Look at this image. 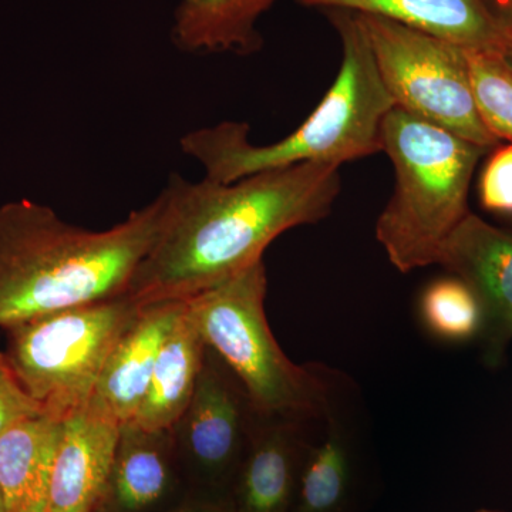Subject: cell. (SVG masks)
I'll return each mask as SVG.
<instances>
[{
	"instance_id": "cell-23",
	"label": "cell",
	"mask_w": 512,
	"mask_h": 512,
	"mask_svg": "<svg viewBox=\"0 0 512 512\" xmlns=\"http://www.w3.org/2000/svg\"><path fill=\"white\" fill-rule=\"evenodd\" d=\"M164 512H237L229 495L187 493L180 503Z\"/></svg>"
},
{
	"instance_id": "cell-28",
	"label": "cell",
	"mask_w": 512,
	"mask_h": 512,
	"mask_svg": "<svg viewBox=\"0 0 512 512\" xmlns=\"http://www.w3.org/2000/svg\"><path fill=\"white\" fill-rule=\"evenodd\" d=\"M5 365V356H3V353L0 352V366Z\"/></svg>"
},
{
	"instance_id": "cell-25",
	"label": "cell",
	"mask_w": 512,
	"mask_h": 512,
	"mask_svg": "<svg viewBox=\"0 0 512 512\" xmlns=\"http://www.w3.org/2000/svg\"><path fill=\"white\" fill-rule=\"evenodd\" d=\"M0 512H6L5 498H3L2 488H0Z\"/></svg>"
},
{
	"instance_id": "cell-19",
	"label": "cell",
	"mask_w": 512,
	"mask_h": 512,
	"mask_svg": "<svg viewBox=\"0 0 512 512\" xmlns=\"http://www.w3.org/2000/svg\"><path fill=\"white\" fill-rule=\"evenodd\" d=\"M421 319L437 338L464 342L481 335L483 311L474 292L456 276L437 279L420 301Z\"/></svg>"
},
{
	"instance_id": "cell-5",
	"label": "cell",
	"mask_w": 512,
	"mask_h": 512,
	"mask_svg": "<svg viewBox=\"0 0 512 512\" xmlns=\"http://www.w3.org/2000/svg\"><path fill=\"white\" fill-rule=\"evenodd\" d=\"M266 269L256 262L241 274L185 301L205 345L244 387L252 409L266 419L308 424L332 409L325 375L298 366L279 348L265 313Z\"/></svg>"
},
{
	"instance_id": "cell-10",
	"label": "cell",
	"mask_w": 512,
	"mask_h": 512,
	"mask_svg": "<svg viewBox=\"0 0 512 512\" xmlns=\"http://www.w3.org/2000/svg\"><path fill=\"white\" fill-rule=\"evenodd\" d=\"M123 424L92 396L63 420L46 512H96Z\"/></svg>"
},
{
	"instance_id": "cell-12",
	"label": "cell",
	"mask_w": 512,
	"mask_h": 512,
	"mask_svg": "<svg viewBox=\"0 0 512 512\" xmlns=\"http://www.w3.org/2000/svg\"><path fill=\"white\" fill-rule=\"evenodd\" d=\"M305 424L256 414L254 429L229 491L237 512H291L303 454Z\"/></svg>"
},
{
	"instance_id": "cell-21",
	"label": "cell",
	"mask_w": 512,
	"mask_h": 512,
	"mask_svg": "<svg viewBox=\"0 0 512 512\" xmlns=\"http://www.w3.org/2000/svg\"><path fill=\"white\" fill-rule=\"evenodd\" d=\"M480 201L485 210L512 217V143L495 148L485 163Z\"/></svg>"
},
{
	"instance_id": "cell-18",
	"label": "cell",
	"mask_w": 512,
	"mask_h": 512,
	"mask_svg": "<svg viewBox=\"0 0 512 512\" xmlns=\"http://www.w3.org/2000/svg\"><path fill=\"white\" fill-rule=\"evenodd\" d=\"M278 0H183L173 37L187 52L251 55L262 47L255 25Z\"/></svg>"
},
{
	"instance_id": "cell-7",
	"label": "cell",
	"mask_w": 512,
	"mask_h": 512,
	"mask_svg": "<svg viewBox=\"0 0 512 512\" xmlns=\"http://www.w3.org/2000/svg\"><path fill=\"white\" fill-rule=\"evenodd\" d=\"M356 15L397 109L485 150L500 144L478 116L466 49L389 19Z\"/></svg>"
},
{
	"instance_id": "cell-3",
	"label": "cell",
	"mask_w": 512,
	"mask_h": 512,
	"mask_svg": "<svg viewBox=\"0 0 512 512\" xmlns=\"http://www.w3.org/2000/svg\"><path fill=\"white\" fill-rule=\"evenodd\" d=\"M342 45V63L332 87L293 133L268 146L249 141V126L222 121L180 140L184 154L204 167L205 178L234 183L276 168L302 163L342 165L382 151V127L396 107L369 37L356 13L323 10Z\"/></svg>"
},
{
	"instance_id": "cell-13",
	"label": "cell",
	"mask_w": 512,
	"mask_h": 512,
	"mask_svg": "<svg viewBox=\"0 0 512 512\" xmlns=\"http://www.w3.org/2000/svg\"><path fill=\"white\" fill-rule=\"evenodd\" d=\"M305 8L379 16L466 50L507 55L512 42L483 0H296Z\"/></svg>"
},
{
	"instance_id": "cell-22",
	"label": "cell",
	"mask_w": 512,
	"mask_h": 512,
	"mask_svg": "<svg viewBox=\"0 0 512 512\" xmlns=\"http://www.w3.org/2000/svg\"><path fill=\"white\" fill-rule=\"evenodd\" d=\"M40 413L42 407L22 389L5 362L0 366V437L19 421Z\"/></svg>"
},
{
	"instance_id": "cell-20",
	"label": "cell",
	"mask_w": 512,
	"mask_h": 512,
	"mask_svg": "<svg viewBox=\"0 0 512 512\" xmlns=\"http://www.w3.org/2000/svg\"><path fill=\"white\" fill-rule=\"evenodd\" d=\"M478 116L498 141L512 143V66L503 53L466 50Z\"/></svg>"
},
{
	"instance_id": "cell-14",
	"label": "cell",
	"mask_w": 512,
	"mask_h": 512,
	"mask_svg": "<svg viewBox=\"0 0 512 512\" xmlns=\"http://www.w3.org/2000/svg\"><path fill=\"white\" fill-rule=\"evenodd\" d=\"M184 305V301H167L141 306L114 346L93 397L121 424L133 420L144 402L161 348Z\"/></svg>"
},
{
	"instance_id": "cell-1",
	"label": "cell",
	"mask_w": 512,
	"mask_h": 512,
	"mask_svg": "<svg viewBox=\"0 0 512 512\" xmlns=\"http://www.w3.org/2000/svg\"><path fill=\"white\" fill-rule=\"evenodd\" d=\"M342 190L340 167L302 163L234 183L173 175L161 191L163 222L133 276L137 305L187 301L262 261L279 235L318 224Z\"/></svg>"
},
{
	"instance_id": "cell-17",
	"label": "cell",
	"mask_w": 512,
	"mask_h": 512,
	"mask_svg": "<svg viewBox=\"0 0 512 512\" xmlns=\"http://www.w3.org/2000/svg\"><path fill=\"white\" fill-rule=\"evenodd\" d=\"M207 352L184 305L161 348L144 402L128 423L147 431L174 430L190 406Z\"/></svg>"
},
{
	"instance_id": "cell-2",
	"label": "cell",
	"mask_w": 512,
	"mask_h": 512,
	"mask_svg": "<svg viewBox=\"0 0 512 512\" xmlns=\"http://www.w3.org/2000/svg\"><path fill=\"white\" fill-rule=\"evenodd\" d=\"M164 198L92 231L29 200L0 207V328L127 295L153 247Z\"/></svg>"
},
{
	"instance_id": "cell-11",
	"label": "cell",
	"mask_w": 512,
	"mask_h": 512,
	"mask_svg": "<svg viewBox=\"0 0 512 512\" xmlns=\"http://www.w3.org/2000/svg\"><path fill=\"white\" fill-rule=\"evenodd\" d=\"M173 431L123 424L96 512H164L183 500Z\"/></svg>"
},
{
	"instance_id": "cell-9",
	"label": "cell",
	"mask_w": 512,
	"mask_h": 512,
	"mask_svg": "<svg viewBox=\"0 0 512 512\" xmlns=\"http://www.w3.org/2000/svg\"><path fill=\"white\" fill-rule=\"evenodd\" d=\"M474 292L483 311L488 362H500L512 340V232L468 212L441 248L439 262Z\"/></svg>"
},
{
	"instance_id": "cell-8",
	"label": "cell",
	"mask_w": 512,
	"mask_h": 512,
	"mask_svg": "<svg viewBox=\"0 0 512 512\" xmlns=\"http://www.w3.org/2000/svg\"><path fill=\"white\" fill-rule=\"evenodd\" d=\"M210 353L190 406L180 420L184 458L194 480L190 493L229 495L256 413L237 377L227 366L218 365L211 349Z\"/></svg>"
},
{
	"instance_id": "cell-26",
	"label": "cell",
	"mask_w": 512,
	"mask_h": 512,
	"mask_svg": "<svg viewBox=\"0 0 512 512\" xmlns=\"http://www.w3.org/2000/svg\"><path fill=\"white\" fill-rule=\"evenodd\" d=\"M474 512H505V511L493 510V508H480V510H476Z\"/></svg>"
},
{
	"instance_id": "cell-6",
	"label": "cell",
	"mask_w": 512,
	"mask_h": 512,
	"mask_svg": "<svg viewBox=\"0 0 512 512\" xmlns=\"http://www.w3.org/2000/svg\"><path fill=\"white\" fill-rule=\"evenodd\" d=\"M141 306L128 295L19 323L6 365L43 413L66 419L94 394L101 372Z\"/></svg>"
},
{
	"instance_id": "cell-24",
	"label": "cell",
	"mask_w": 512,
	"mask_h": 512,
	"mask_svg": "<svg viewBox=\"0 0 512 512\" xmlns=\"http://www.w3.org/2000/svg\"><path fill=\"white\" fill-rule=\"evenodd\" d=\"M485 8L493 16L498 28L512 42V0H483Z\"/></svg>"
},
{
	"instance_id": "cell-16",
	"label": "cell",
	"mask_w": 512,
	"mask_h": 512,
	"mask_svg": "<svg viewBox=\"0 0 512 512\" xmlns=\"http://www.w3.org/2000/svg\"><path fill=\"white\" fill-rule=\"evenodd\" d=\"M63 420L36 414L0 437V488L6 512H46Z\"/></svg>"
},
{
	"instance_id": "cell-4",
	"label": "cell",
	"mask_w": 512,
	"mask_h": 512,
	"mask_svg": "<svg viewBox=\"0 0 512 512\" xmlns=\"http://www.w3.org/2000/svg\"><path fill=\"white\" fill-rule=\"evenodd\" d=\"M394 167L392 198L376 238L397 271L439 262L441 248L468 215V191L485 148L394 107L382 127Z\"/></svg>"
},
{
	"instance_id": "cell-15",
	"label": "cell",
	"mask_w": 512,
	"mask_h": 512,
	"mask_svg": "<svg viewBox=\"0 0 512 512\" xmlns=\"http://www.w3.org/2000/svg\"><path fill=\"white\" fill-rule=\"evenodd\" d=\"M325 433L303 454L291 512H356L362 487L359 448L336 403Z\"/></svg>"
},
{
	"instance_id": "cell-27",
	"label": "cell",
	"mask_w": 512,
	"mask_h": 512,
	"mask_svg": "<svg viewBox=\"0 0 512 512\" xmlns=\"http://www.w3.org/2000/svg\"><path fill=\"white\" fill-rule=\"evenodd\" d=\"M505 56H507L508 62H510L512 66V46L510 47V50H508L507 55Z\"/></svg>"
}]
</instances>
